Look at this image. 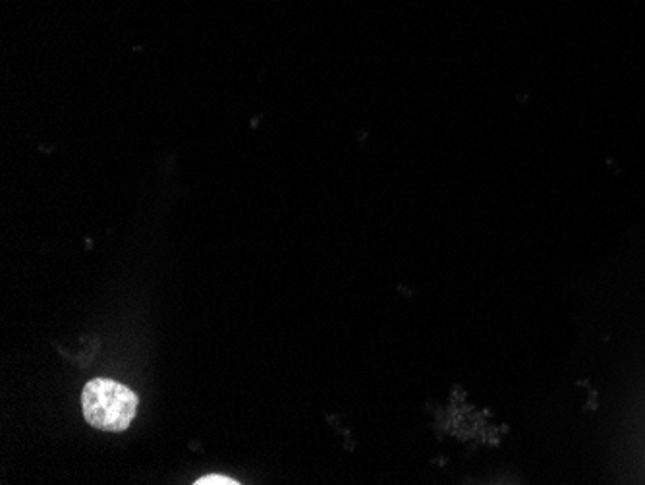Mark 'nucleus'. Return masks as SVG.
<instances>
[{"mask_svg": "<svg viewBox=\"0 0 645 485\" xmlns=\"http://www.w3.org/2000/svg\"><path fill=\"white\" fill-rule=\"evenodd\" d=\"M138 395L113 379L97 377L89 381L82 393L84 418L91 428L101 431H124L138 412Z\"/></svg>", "mask_w": 645, "mask_h": 485, "instance_id": "1", "label": "nucleus"}, {"mask_svg": "<svg viewBox=\"0 0 645 485\" xmlns=\"http://www.w3.org/2000/svg\"><path fill=\"white\" fill-rule=\"evenodd\" d=\"M196 485H240V482L232 480V478H226V476H219V474H211V476H203L199 478L197 482H194Z\"/></svg>", "mask_w": 645, "mask_h": 485, "instance_id": "2", "label": "nucleus"}]
</instances>
